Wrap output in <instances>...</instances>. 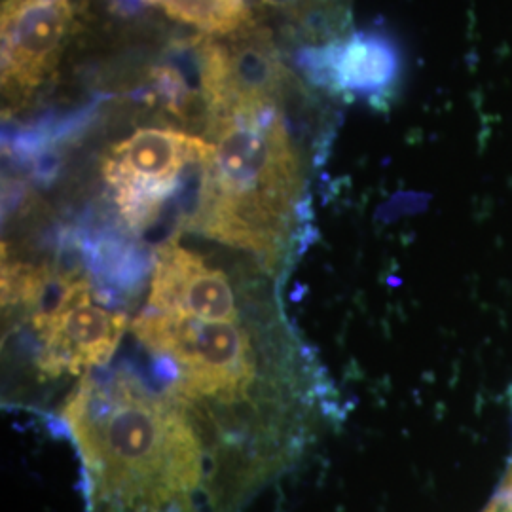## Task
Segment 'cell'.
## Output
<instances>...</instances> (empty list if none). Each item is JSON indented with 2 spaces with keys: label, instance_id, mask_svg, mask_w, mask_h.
I'll list each match as a JSON object with an SVG mask.
<instances>
[{
  "label": "cell",
  "instance_id": "obj_1",
  "mask_svg": "<svg viewBox=\"0 0 512 512\" xmlns=\"http://www.w3.org/2000/svg\"><path fill=\"white\" fill-rule=\"evenodd\" d=\"M211 412L133 374L88 376L63 408L86 512H238L270 469L222 440Z\"/></svg>",
  "mask_w": 512,
  "mask_h": 512
},
{
  "label": "cell",
  "instance_id": "obj_2",
  "mask_svg": "<svg viewBox=\"0 0 512 512\" xmlns=\"http://www.w3.org/2000/svg\"><path fill=\"white\" fill-rule=\"evenodd\" d=\"M213 122V154L203 165L194 224L207 238L274 264L302 192L293 141L268 103L230 110Z\"/></svg>",
  "mask_w": 512,
  "mask_h": 512
},
{
  "label": "cell",
  "instance_id": "obj_3",
  "mask_svg": "<svg viewBox=\"0 0 512 512\" xmlns=\"http://www.w3.org/2000/svg\"><path fill=\"white\" fill-rule=\"evenodd\" d=\"M150 351L175 365L173 393L192 403L239 404L251 397L258 359L241 321H202L145 310L131 325Z\"/></svg>",
  "mask_w": 512,
  "mask_h": 512
},
{
  "label": "cell",
  "instance_id": "obj_4",
  "mask_svg": "<svg viewBox=\"0 0 512 512\" xmlns=\"http://www.w3.org/2000/svg\"><path fill=\"white\" fill-rule=\"evenodd\" d=\"M213 145L175 129L148 128L110 150L103 175L120 215L143 230L160 217L190 165H205Z\"/></svg>",
  "mask_w": 512,
  "mask_h": 512
},
{
  "label": "cell",
  "instance_id": "obj_5",
  "mask_svg": "<svg viewBox=\"0 0 512 512\" xmlns=\"http://www.w3.org/2000/svg\"><path fill=\"white\" fill-rule=\"evenodd\" d=\"M40 340L38 366L48 374H80L107 365L118 348L128 319L93 302L86 281H67L52 308L35 317Z\"/></svg>",
  "mask_w": 512,
  "mask_h": 512
},
{
  "label": "cell",
  "instance_id": "obj_6",
  "mask_svg": "<svg viewBox=\"0 0 512 512\" xmlns=\"http://www.w3.org/2000/svg\"><path fill=\"white\" fill-rule=\"evenodd\" d=\"M71 16L69 0H6L2 4L4 92L29 95L54 73Z\"/></svg>",
  "mask_w": 512,
  "mask_h": 512
},
{
  "label": "cell",
  "instance_id": "obj_7",
  "mask_svg": "<svg viewBox=\"0 0 512 512\" xmlns=\"http://www.w3.org/2000/svg\"><path fill=\"white\" fill-rule=\"evenodd\" d=\"M147 310L202 321H239L228 277L179 243H165L156 253Z\"/></svg>",
  "mask_w": 512,
  "mask_h": 512
},
{
  "label": "cell",
  "instance_id": "obj_8",
  "mask_svg": "<svg viewBox=\"0 0 512 512\" xmlns=\"http://www.w3.org/2000/svg\"><path fill=\"white\" fill-rule=\"evenodd\" d=\"M395 55L384 40L355 37L334 55V80L351 92H378L395 76Z\"/></svg>",
  "mask_w": 512,
  "mask_h": 512
},
{
  "label": "cell",
  "instance_id": "obj_9",
  "mask_svg": "<svg viewBox=\"0 0 512 512\" xmlns=\"http://www.w3.org/2000/svg\"><path fill=\"white\" fill-rule=\"evenodd\" d=\"M167 16L211 35H228L249 19L245 0H147Z\"/></svg>",
  "mask_w": 512,
  "mask_h": 512
}]
</instances>
